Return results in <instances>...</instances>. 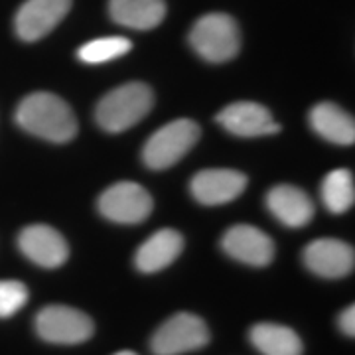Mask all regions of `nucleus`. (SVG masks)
<instances>
[{
    "instance_id": "17",
    "label": "nucleus",
    "mask_w": 355,
    "mask_h": 355,
    "mask_svg": "<svg viewBox=\"0 0 355 355\" xmlns=\"http://www.w3.org/2000/svg\"><path fill=\"white\" fill-rule=\"evenodd\" d=\"M109 12L116 24L132 30H153L164 20V0H111Z\"/></svg>"
},
{
    "instance_id": "22",
    "label": "nucleus",
    "mask_w": 355,
    "mask_h": 355,
    "mask_svg": "<svg viewBox=\"0 0 355 355\" xmlns=\"http://www.w3.org/2000/svg\"><path fill=\"white\" fill-rule=\"evenodd\" d=\"M340 328L345 336L354 338L355 336V308L354 306H347L340 314Z\"/></svg>"
},
{
    "instance_id": "21",
    "label": "nucleus",
    "mask_w": 355,
    "mask_h": 355,
    "mask_svg": "<svg viewBox=\"0 0 355 355\" xmlns=\"http://www.w3.org/2000/svg\"><path fill=\"white\" fill-rule=\"evenodd\" d=\"M28 302V288L18 280H0V318H10Z\"/></svg>"
},
{
    "instance_id": "14",
    "label": "nucleus",
    "mask_w": 355,
    "mask_h": 355,
    "mask_svg": "<svg viewBox=\"0 0 355 355\" xmlns=\"http://www.w3.org/2000/svg\"><path fill=\"white\" fill-rule=\"evenodd\" d=\"M266 207L280 223L292 229L304 227L314 217V203L310 196L291 184H280L268 191Z\"/></svg>"
},
{
    "instance_id": "8",
    "label": "nucleus",
    "mask_w": 355,
    "mask_h": 355,
    "mask_svg": "<svg viewBox=\"0 0 355 355\" xmlns=\"http://www.w3.org/2000/svg\"><path fill=\"white\" fill-rule=\"evenodd\" d=\"M71 8V0H26L16 14L14 28L24 42L48 36L65 18Z\"/></svg>"
},
{
    "instance_id": "1",
    "label": "nucleus",
    "mask_w": 355,
    "mask_h": 355,
    "mask_svg": "<svg viewBox=\"0 0 355 355\" xmlns=\"http://www.w3.org/2000/svg\"><path fill=\"white\" fill-rule=\"evenodd\" d=\"M16 123L26 132L50 142H67L77 135V119L71 107L53 93H32L16 109Z\"/></svg>"
},
{
    "instance_id": "13",
    "label": "nucleus",
    "mask_w": 355,
    "mask_h": 355,
    "mask_svg": "<svg viewBox=\"0 0 355 355\" xmlns=\"http://www.w3.org/2000/svg\"><path fill=\"white\" fill-rule=\"evenodd\" d=\"M18 247L32 263L46 268L62 266L69 254L65 239L50 225H30L22 229Z\"/></svg>"
},
{
    "instance_id": "15",
    "label": "nucleus",
    "mask_w": 355,
    "mask_h": 355,
    "mask_svg": "<svg viewBox=\"0 0 355 355\" xmlns=\"http://www.w3.org/2000/svg\"><path fill=\"white\" fill-rule=\"evenodd\" d=\"M184 249V237L176 229H160L142 243L135 257V265L140 272L153 275L176 261Z\"/></svg>"
},
{
    "instance_id": "19",
    "label": "nucleus",
    "mask_w": 355,
    "mask_h": 355,
    "mask_svg": "<svg viewBox=\"0 0 355 355\" xmlns=\"http://www.w3.org/2000/svg\"><path fill=\"white\" fill-rule=\"evenodd\" d=\"M322 200L331 214L347 211L355 202L354 174L345 168L331 170L322 182Z\"/></svg>"
},
{
    "instance_id": "4",
    "label": "nucleus",
    "mask_w": 355,
    "mask_h": 355,
    "mask_svg": "<svg viewBox=\"0 0 355 355\" xmlns=\"http://www.w3.org/2000/svg\"><path fill=\"white\" fill-rule=\"evenodd\" d=\"M202 128L191 119H176L162 128H158L146 140L142 160L153 170H166L178 164L200 140Z\"/></svg>"
},
{
    "instance_id": "9",
    "label": "nucleus",
    "mask_w": 355,
    "mask_h": 355,
    "mask_svg": "<svg viewBox=\"0 0 355 355\" xmlns=\"http://www.w3.org/2000/svg\"><path fill=\"white\" fill-rule=\"evenodd\" d=\"M217 123L237 137H266L280 132V125L261 103L237 101L217 114Z\"/></svg>"
},
{
    "instance_id": "2",
    "label": "nucleus",
    "mask_w": 355,
    "mask_h": 355,
    "mask_svg": "<svg viewBox=\"0 0 355 355\" xmlns=\"http://www.w3.org/2000/svg\"><path fill=\"white\" fill-rule=\"evenodd\" d=\"M153 105V89L144 83L132 81L107 93L97 105L95 119L105 132L116 135L140 123L150 113Z\"/></svg>"
},
{
    "instance_id": "16",
    "label": "nucleus",
    "mask_w": 355,
    "mask_h": 355,
    "mask_svg": "<svg viewBox=\"0 0 355 355\" xmlns=\"http://www.w3.org/2000/svg\"><path fill=\"white\" fill-rule=\"evenodd\" d=\"M310 125L322 139L334 144L347 146L355 142V121L347 111L336 103H318L310 111Z\"/></svg>"
},
{
    "instance_id": "20",
    "label": "nucleus",
    "mask_w": 355,
    "mask_h": 355,
    "mask_svg": "<svg viewBox=\"0 0 355 355\" xmlns=\"http://www.w3.org/2000/svg\"><path fill=\"white\" fill-rule=\"evenodd\" d=\"M130 48H132L130 40L123 38V36H109V38H97L87 42L85 46L79 48L77 55L85 64H107L111 60H116V58L128 53Z\"/></svg>"
},
{
    "instance_id": "7",
    "label": "nucleus",
    "mask_w": 355,
    "mask_h": 355,
    "mask_svg": "<svg viewBox=\"0 0 355 355\" xmlns=\"http://www.w3.org/2000/svg\"><path fill=\"white\" fill-rule=\"evenodd\" d=\"M153 196L137 182H116L99 198V211L123 225L142 223L153 214Z\"/></svg>"
},
{
    "instance_id": "23",
    "label": "nucleus",
    "mask_w": 355,
    "mask_h": 355,
    "mask_svg": "<svg viewBox=\"0 0 355 355\" xmlns=\"http://www.w3.org/2000/svg\"><path fill=\"white\" fill-rule=\"evenodd\" d=\"M114 355H139V354H135V352H119V354H114Z\"/></svg>"
},
{
    "instance_id": "12",
    "label": "nucleus",
    "mask_w": 355,
    "mask_h": 355,
    "mask_svg": "<svg viewBox=\"0 0 355 355\" xmlns=\"http://www.w3.org/2000/svg\"><path fill=\"white\" fill-rule=\"evenodd\" d=\"M190 188L193 198L203 205H221L241 196L247 188V176L237 170L211 168L198 172Z\"/></svg>"
},
{
    "instance_id": "18",
    "label": "nucleus",
    "mask_w": 355,
    "mask_h": 355,
    "mask_svg": "<svg viewBox=\"0 0 355 355\" xmlns=\"http://www.w3.org/2000/svg\"><path fill=\"white\" fill-rule=\"evenodd\" d=\"M251 343L263 355H302L298 334L280 324H257L251 328Z\"/></svg>"
},
{
    "instance_id": "3",
    "label": "nucleus",
    "mask_w": 355,
    "mask_h": 355,
    "mask_svg": "<svg viewBox=\"0 0 355 355\" xmlns=\"http://www.w3.org/2000/svg\"><path fill=\"white\" fill-rule=\"evenodd\" d=\"M190 44L203 60L211 64H223L239 53V26L229 14H205L191 28Z\"/></svg>"
},
{
    "instance_id": "11",
    "label": "nucleus",
    "mask_w": 355,
    "mask_h": 355,
    "mask_svg": "<svg viewBox=\"0 0 355 355\" xmlns=\"http://www.w3.org/2000/svg\"><path fill=\"white\" fill-rule=\"evenodd\" d=\"M304 265L318 277L342 279L354 270V247L340 239H316L304 249Z\"/></svg>"
},
{
    "instance_id": "6",
    "label": "nucleus",
    "mask_w": 355,
    "mask_h": 355,
    "mask_svg": "<svg viewBox=\"0 0 355 355\" xmlns=\"http://www.w3.org/2000/svg\"><path fill=\"white\" fill-rule=\"evenodd\" d=\"M36 331L44 342L76 345V343L87 342L95 331V324L81 310L53 304L46 306L38 312Z\"/></svg>"
},
{
    "instance_id": "10",
    "label": "nucleus",
    "mask_w": 355,
    "mask_h": 355,
    "mask_svg": "<svg viewBox=\"0 0 355 355\" xmlns=\"http://www.w3.org/2000/svg\"><path fill=\"white\" fill-rule=\"evenodd\" d=\"M223 251L245 265L266 266L275 257V243L265 231L253 225H233L221 239Z\"/></svg>"
},
{
    "instance_id": "5",
    "label": "nucleus",
    "mask_w": 355,
    "mask_h": 355,
    "mask_svg": "<svg viewBox=\"0 0 355 355\" xmlns=\"http://www.w3.org/2000/svg\"><path fill=\"white\" fill-rule=\"evenodd\" d=\"M209 343V330L202 318L178 312L154 331L150 349L154 355H182L202 349Z\"/></svg>"
}]
</instances>
